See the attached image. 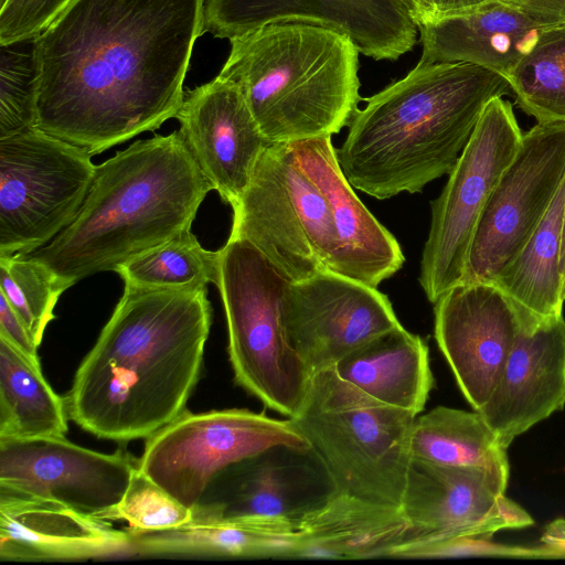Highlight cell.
<instances>
[{
    "mask_svg": "<svg viewBox=\"0 0 565 565\" xmlns=\"http://www.w3.org/2000/svg\"><path fill=\"white\" fill-rule=\"evenodd\" d=\"M203 0H72L35 36V127L92 156L179 111Z\"/></svg>",
    "mask_w": 565,
    "mask_h": 565,
    "instance_id": "cell-1",
    "label": "cell"
},
{
    "mask_svg": "<svg viewBox=\"0 0 565 565\" xmlns=\"http://www.w3.org/2000/svg\"><path fill=\"white\" fill-rule=\"evenodd\" d=\"M256 459L234 463L220 472L192 512L252 520L281 533H299L298 512L289 508L282 468Z\"/></svg>",
    "mask_w": 565,
    "mask_h": 565,
    "instance_id": "cell-27",
    "label": "cell"
},
{
    "mask_svg": "<svg viewBox=\"0 0 565 565\" xmlns=\"http://www.w3.org/2000/svg\"><path fill=\"white\" fill-rule=\"evenodd\" d=\"M544 26L565 23V0H495Z\"/></svg>",
    "mask_w": 565,
    "mask_h": 565,
    "instance_id": "cell-37",
    "label": "cell"
},
{
    "mask_svg": "<svg viewBox=\"0 0 565 565\" xmlns=\"http://www.w3.org/2000/svg\"><path fill=\"white\" fill-rule=\"evenodd\" d=\"M565 180V124H536L487 200L461 282H491L526 244Z\"/></svg>",
    "mask_w": 565,
    "mask_h": 565,
    "instance_id": "cell-12",
    "label": "cell"
},
{
    "mask_svg": "<svg viewBox=\"0 0 565 565\" xmlns=\"http://www.w3.org/2000/svg\"><path fill=\"white\" fill-rule=\"evenodd\" d=\"M190 154L222 201L234 205L248 186L270 143L238 87L214 79L184 93L175 117Z\"/></svg>",
    "mask_w": 565,
    "mask_h": 565,
    "instance_id": "cell-18",
    "label": "cell"
},
{
    "mask_svg": "<svg viewBox=\"0 0 565 565\" xmlns=\"http://www.w3.org/2000/svg\"><path fill=\"white\" fill-rule=\"evenodd\" d=\"M508 480L483 468L412 459L401 511L407 531L392 557L411 548L457 539L486 540L504 529L534 523L505 495Z\"/></svg>",
    "mask_w": 565,
    "mask_h": 565,
    "instance_id": "cell-13",
    "label": "cell"
},
{
    "mask_svg": "<svg viewBox=\"0 0 565 565\" xmlns=\"http://www.w3.org/2000/svg\"><path fill=\"white\" fill-rule=\"evenodd\" d=\"M92 154L36 127L0 139V257L38 249L77 215Z\"/></svg>",
    "mask_w": 565,
    "mask_h": 565,
    "instance_id": "cell-9",
    "label": "cell"
},
{
    "mask_svg": "<svg viewBox=\"0 0 565 565\" xmlns=\"http://www.w3.org/2000/svg\"><path fill=\"white\" fill-rule=\"evenodd\" d=\"M302 557L393 556L407 531L399 508L332 490L322 503L299 511Z\"/></svg>",
    "mask_w": 565,
    "mask_h": 565,
    "instance_id": "cell-23",
    "label": "cell"
},
{
    "mask_svg": "<svg viewBox=\"0 0 565 565\" xmlns=\"http://www.w3.org/2000/svg\"><path fill=\"white\" fill-rule=\"evenodd\" d=\"M232 210L228 238L252 244L288 281L327 270L337 253L329 204L288 143L267 146Z\"/></svg>",
    "mask_w": 565,
    "mask_h": 565,
    "instance_id": "cell-8",
    "label": "cell"
},
{
    "mask_svg": "<svg viewBox=\"0 0 565 565\" xmlns=\"http://www.w3.org/2000/svg\"><path fill=\"white\" fill-rule=\"evenodd\" d=\"M409 450L412 459L483 468L509 480L507 449L476 411L438 406L415 418Z\"/></svg>",
    "mask_w": 565,
    "mask_h": 565,
    "instance_id": "cell-29",
    "label": "cell"
},
{
    "mask_svg": "<svg viewBox=\"0 0 565 565\" xmlns=\"http://www.w3.org/2000/svg\"><path fill=\"white\" fill-rule=\"evenodd\" d=\"M564 406L563 315L521 324L495 387L477 412L508 449L519 435Z\"/></svg>",
    "mask_w": 565,
    "mask_h": 565,
    "instance_id": "cell-19",
    "label": "cell"
},
{
    "mask_svg": "<svg viewBox=\"0 0 565 565\" xmlns=\"http://www.w3.org/2000/svg\"><path fill=\"white\" fill-rule=\"evenodd\" d=\"M409 10L417 26L435 19L433 0H402Z\"/></svg>",
    "mask_w": 565,
    "mask_h": 565,
    "instance_id": "cell-39",
    "label": "cell"
},
{
    "mask_svg": "<svg viewBox=\"0 0 565 565\" xmlns=\"http://www.w3.org/2000/svg\"><path fill=\"white\" fill-rule=\"evenodd\" d=\"M138 460L122 450L87 449L65 436L0 438V488L98 519L120 502Z\"/></svg>",
    "mask_w": 565,
    "mask_h": 565,
    "instance_id": "cell-15",
    "label": "cell"
},
{
    "mask_svg": "<svg viewBox=\"0 0 565 565\" xmlns=\"http://www.w3.org/2000/svg\"><path fill=\"white\" fill-rule=\"evenodd\" d=\"M564 200L565 180L530 239L491 281L524 326L563 315L559 252Z\"/></svg>",
    "mask_w": 565,
    "mask_h": 565,
    "instance_id": "cell-26",
    "label": "cell"
},
{
    "mask_svg": "<svg viewBox=\"0 0 565 565\" xmlns=\"http://www.w3.org/2000/svg\"><path fill=\"white\" fill-rule=\"evenodd\" d=\"M435 19L458 14L479 8L492 0H433ZM434 19V20H435Z\"/></svg>",
    "mask_w": 565,
    "mask_h": 565,
    "instance_id": "cell-38",
    "label": "cell"
},
{
    "mask_svg": "<svg viewBox=\"0 0 565 565\" xmlns=\"http://www.w3.org/2000/svg\"><path fill=\"white\" fill-rule=\"evenodd\" d=\"M513 94L505 76L465 62L416 64L369 97L337 150L350 184L377 200L449 174L487 104Z\"/></svg>",
    "mask_w": 565,
    "mask_h": 565,
    "instance_id": "cell-3",
    "label": "cell"
},
{
    "mask_svg": "<svg viewBox=\"0 0 565 565\" xmlns=\"http://www.w3.org/2000/svg\"><path fill=\"white\" fill-rule=\"evenodd\" d=\"M287 143L331 210L338 249L327 270L376 288L405 262L397 239L354 193L330 136Z\"/></svg>",
    "mask_w": 565,
    "mask_h": 565,
    "instance_id": "cell-20",
    "label": "cell"
},
{
    "mask_svg": "<svg viewBox=\"0 0 565 565\" xmlns=\"http://www.w3.org/2000/svg\"><path fill=\"white\" fill-rule=\"evenodd\" d=\"M7 0H0V7H2L6 3Z\"/></svg>",
    "mask_w": 565,
    "mask_h": 565,
    "instance_id": "cell-41",
    "label": "cell"
},
{
    "mask_svg": "<svg viewBox=\"0 0 565 565\" xmlns=\"http://www.w3.org/2000/svg\"><path fill=\"white\" fill-rule=\"evenodd\" d=\"M544 26L495 0L467 12L418 25V64L465 62L503 76L536 43Z\"/></svg>",
    "mask_w": 565,
    "mask_h": 565,
    "instance_id": "cell-22",
    "label": "cell"
},
{
    "mask_svg": "<svg viewBox=\"0 0 565 565\" xmlns=\"http://www.w3.org/2000/svg\"><path fill=\"white\" fill-rule=\"evenodd\" d=\"M71 1L7 0L0 7V44L39 35Z\"/></svg>",
    "mask_w": 565,
    "mask_h": 565,
    "instance_id": "cell-35",
    "label": "cell"
},
{
    "mask_svg": "<svg viewBox=\"0 0 565 565\" xmlns=\"http://www.w3.org/2000/svg\"><path fill=\"white\" fill-rule=\"evenodd\" d=\"M522 136L510 102L492 98L449 172L441 193L430 202V228L418 281L431 303L462 281L481 211L513 160Z\"/></svg>",
    "mask_w": 565,
    "mask_h": 565,
    "instance_id": "cell-11",
    "label": "cell"
},
{
    "mask_svg": "<svg viewBox=\"0 0 565 565\" xmlns=\"http://www.w3.org/2000/svg\"><path fill=\"white\" fill-rule=\"evenodd\" d=\"M333 369L373 398L416 416L434 385L427 344L402 324L356 348Z\"/></svg>",
    "mask_w": 565,
    "mask_h": 565,
    "instance_id": "cell-24",
    "label": "cell"
},
{
    "mask_svg": "<svg viewBox=\"0 0 565 565\" xmlns=\"http://www.w3.org/2000/svg\"><path fill=\"white\" fill-rule=\"evenodd\" d=\"M115 271L129 287L207 290V285L217 280L218 252L205 249L190 228L120 264Z\"/></svg>",
    "mask_w": 565,
    "mask_h": 565,
    "instance_id": "cell-30",
    "label": "cell"
},
{
    "mask_svg": "<svg viewBox=\"0 0 565 565\" xmlns=\"http://www.w3.org/2000/svg\"><path fill=\"white\" fill-rule=\"evenodd\" d=\"M212 190L178 130L137 140L96 166L77 215L58 235L20 255L66 290L190 230Z\"/></svg>",
    "mask_w": 565,
    "mask_h": 565,
    "instance_id": "cell-4",
    "label": "cell"
},
{
    "mask_svg": "<svg viewBox=\"0 0 565 565\" xmlns=\"http://www.w3.org/2000/svg\"><path fill=\"white\" fill-rule=\"evenodd\" d=\"M277 22L334 29L377 61L398 60L414 47L418 32L402 0H203V33L218 39Z\"/></svg>",
    "mask_w": 565,
    "mask_h": 565,
    "instance_id": "cell-16",
    "label": "cell"
},
{
    "mask_svg": "<svg viewBox=\"0 0 565 565\" xmlns=\"http://www.w3.org/2000/svg\"><path fill=\"white\" fill-rule=\"evenodd\" d=\"M415 418L330 367L311 375L301 408L288 419L322 462L332 490L401 508Z\"/></svg>",
    "mask_w": 565,
    "mask_h": 565,
    "instance_id": "cell-6",
    "label": "cell"
},
{
    "mask_svg": "<svg viewBox=\"0 0 565 565\" xmlns=\"http://www.w3.org/2000/svg\"><path fill=\"white\" fill-rule=\"evenodd\" d=\"M38 86L35 36L0 44V139L35 127Z\"/></svg>",
    "mask_w": 565,
    "mask_h": 565,
    "instance_id": "cell-33",
    "label": "cell"
},
{
    "mask_svg": "<svg viewBox=\"0 0 565 565\" xmlns=\"http://www.w3.org/2000/svg\"><path fill=\"white\" fill-rule=\"evenodd\" d=\"M67 419L65 399L46 382L40 362L0 335V438L65 436Z\"/></svg>",
    "mask_w": 565,
    "mask_h": 565,
    "instance_id": "cell-28",
    "label": "cell"
},
{
    "mask_svg": "<svg viewBox=\"0 0 565 565\" xmlns=\"http://www.w3.org/2000/svg\"><path fill=\"white\" fill-rule=\"evenodd\" d=\"M282 322L311 375L401 324L386 295L330 270L288 281Z\"/></svg>",
    "mask_w": 565,
    "mask_h": 565,
    "instance_id": "cell-14",
    "label": "cell"
},
{
    "mask_svg": "<svg viewBox=\"0 0 565 565\" xmlns=\"http://www.w3.org/2000/svg\"><path fill=\"white\" fill-rule=\"evenodd\" d=\"M128 531L58 502L0 488V561L127 556Z\"/></svg>",
    "mask_w": 565,
    "mask_h": 565,
    "instance_id": "cell-21",
    "label": "cell"
},
{
    "mask_svg": "<svg viewBox=\"0 0 565 565\" xmlns=\"http://www.w3.org/2000/svg\"><path fill=\"white\" fill-rule=\"evenodd\" d=\"M507 79L519 107L539 124H565V23L543 29Z\"/></svg>",
    "mask_w": 565,
    "mask_h": 565,
    "instance_id": "cell-31",
    "label": "cell"
},
{
    "mask_svg": "<svg viewBox=\"0 0 565 565\" xmlns=\"http://www.w3.org/2000/svg\"><path fill=\"white\" fill-rule=\"evenodd\" d=\"M127 556H300L302 539L252 520L194 514L179 526L130 532Z\"/></svg>",
    "mask_w": 565,
    "mask_h": 565,
    "instance_id": "cell-25",
    "label": "cell"
},
{
    "mask_svg": "<svg viewBox=\"0 0 565 565\" xmlns=\"http://www.w3.org/2000/svg\"><path fill=\"white\" fill-rule=\"evenodd\" d=\"M217 252L215 286L235 382L266 407L292 417L302 406L311 374L282 322L288 280L246 241L228 238Z\"/></svg>",
    "mask_w": 565,
    "mask_h": 565,
    "instance_id": "cell-7",
    "label": "cell"
},
{
    "mask_svg": "<svg viewBox=\"0 0 565 565\" xmlns=\"http://www.w3.org/2000/svg\"><path fill=\"white\" fill-rule=\"evenodd\" d=\"M65 290L41 263L20 254L0 257V295L40 347L54 308Z\"/></svg>",
    "mask_w": 565,
    "mask_h": 565,
    "instance_id": "cell-32",
    "label": "cell"
},
{
    "mask_svg": "<svg viewBox=\"0 0 565 565\" xmlns=\"http://www.w3.org/2000/svg\"><path fill=\"white\" fill-rule=\"evenodd\" d=\"M559 269H561V278H562V297L565 300V200H564L563 217H562Z\"/></svg>",
    "mask_w": 565,
    "mask_h": 565,
    "instance_id": "cell-40",
    "label": "cell"
},
{
    "mask_svg": "<svg viewBox=\"0 0 565 565\" xmlns=\"http://www.w3.org/2000/svg\"><path fill=\"white\" fill-rule=\"evenodd\" d=\"M275 448L311 451L288 418L275 419L245 408L185 409L146 438L138 468L192 510L224 469Z\"/></svg>",
    "mask_w": 565,
    "mask_h": 565,
    "instance_id": "cell-10",
    "label": "cell"
},
{
    "mask_svg": "<svg viewBox=\"0 0 565 565\" xmlns=\"http://www.w3.org/2000/svg\"><path fill=\"white\" fill-rule=\"evenodd\" d=\"M434 331L456 382L473 408L489 399L520 329L519 317L491 282H460L434 303Z\"/></svg>",
    "mask_w": 565,
    "mask_h": 565,
    "instance_id": "cell-17",
    "label": "cell"
},
{
    "mask_svg": "<svg viewBox=\"0 0 565 565\" xmlns=\"http://www.w3.org/2000/svg\"><path fill=\"white\" fill-rule=\"evenodd\" d=\"M212 312L207 290L125 286L64 397L68 418L115 441L169 424L200 379Z\"/></svg>",
    "mask_w": 565,
    "mask_h": 565,
    "instance_id": "cell-2",
    "label": "cell"
},
{
    "mask_svg": "<svg viewBox=\"0 0 565 565\" xmlns=\"http://www.w3.org/2000/svg\"><path fill=\"white\" fill-rule=\"evenodd\" d=\"M192 518L182 505L137 467L120 502L103 513L104 521H125L130 532H152L179 526Z\"/></svg>",
    "mask_w": 565,
    "mask_h": 565,
    "instance_id": "cell-34",
    "label": "cell"
},
{
    "mask_svg": "<svg viewBox=\"0 0 565 565\" xmlns=\"http://www.w3.org/2000/svg\"><path fill=\"white\" fill-rule=\"evenodd\" d=\"M230 42L217 76L238 87L270 143L331 137L350 125L361 100V53L347 34L277 22Z\"/></svg>",
    "mask_w": 565,
    "mask_h": 565,
    "instance_id": "cell-5",
    "label": "cell"
},
{
    "mask_svg": "<svg viewBox=\"0 0 565 565\" xmlns=\"http://www.w3.org/2000/svg\"><path fill=\"white\" fill-rule=\"evenodd\" d=\"M0 335L10 341L17 349L23 352L28 358L40 362L38 355V345L31 338L23 322L8 303L6 298L0 295Z\"/></svg>",
    "mask_w": 565,
    "mask_h": 565,
    "instance_id": "cell-36",
    "label": "cell"
}]
</instances>
